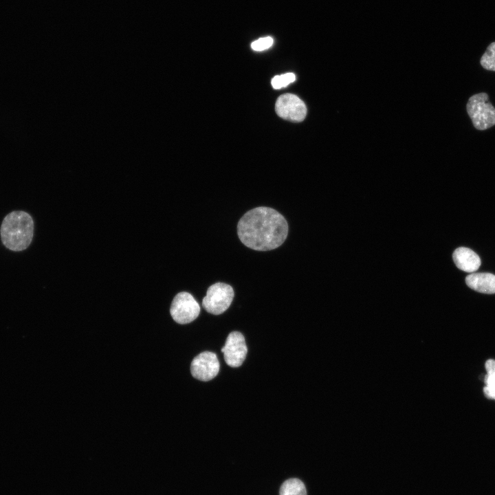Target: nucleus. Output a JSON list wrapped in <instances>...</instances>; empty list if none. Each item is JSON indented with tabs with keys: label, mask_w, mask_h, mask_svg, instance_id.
<instances>
[{
	"label": "nucleus",
	"mask_w": 495,
	"mask_h": 495,
	"mask_svg": "<svg viewBox=\"0 0 495 495\" xmlns=\"http://www.w3.org/2000/svg\"><path fill=\"white\" fill-rule=\"evenodd\" d=\"M237 234L248 248L268 251L280 246L288 234L285 218L276 210L257 207L248 211L239 221Z\"/></svg>",
	"instance_id": "nucleus-1"
},
{
	"label": "nucleus",
	"mask_w": 495,
	"mask_h": 495,
	"mask_svg": "<svg viewBox=\"0 0 495 495\" xmlns=\"http://www.w3.org/2000/svg\"><path fill=\"white\" fill-rule=\"evenodd\" d=\"M1 238L6 248L14 252L25 250L30 245L34 235V221L26 212L13 211L3 219Z\"/></svg>",
	"instance_id": "nucleus-2"
},
{
	"label": "nucleus",
	"mask_w": 495,
	"mask_h": 495,
	"mask_svg": "<svg viewBox=\"0 0 495 495\" xmlns=\"http://www.w3.org/2000/svg\"><path fill=\"white\" fill-rule=\"evenodd\" d=\"M488 99L486 93H479L471 96L468 101V113L478 130H486L495 125V108Z\"/></svg>",
	"instance_id": "nucleus-3"
},
{
	"label": "nucleus",
	"mask_w": 495,
	"mask_h": 495,
	"mask_svg": "<svg viewBox=\"0 0 495 495\" xmlns=\"http://www.w3.org/2000/svg\"><path fill=\"white\" fill-rule=\"evenodd\" d=\"M234 292L233 288L224 283L210 285L202 300V306L210 314L219 315L230 306Z\"/></svg>",
	"instance_id": "nucleus-4"
},
{
	"label": "nucleus",
	"mask_w": 495,
	"mask_h": 495,
	"mask_svg": "<svg viewBox=\"0 0 495 495\" xmlns=\"http://www.w3.org/2000/svg\"><path fill=\"white\" fill-rule=\"evenodd\" d=\"M170 312L176 322L182 324H188L198 317L200 307L190 293L182 292L174 297Z\"/></svg>",
	"instance_id": "nucleus-5"
},
{
	"label": "nucleus",
	"mask_w": 495,
	"mask_h": 495,
	"mask_svg": "<svg viewBox=\"0 0 495 495\" xmlns=\"http://www.w3.org/2000/svg\"><path fill=\"white\" fill-rule=\"evenodd\" d=\"M278 116L293 122L302 121L307 114L304 102L292 94H285L278 97L275 105Z\"/></svg>",
	"instance_id": "nucleus-6"
},
{
	"label": "nucleus",
	"mask_w": 495,
	"mask_h": 495,
	"mask_svg": "<svg viewBox=\"0 0 495 495\" xmlns=\"http://www.w3.org/2000/svg\"><path fill=\"white\" fill-rule=\"evenodd\" d=\"M226 363L231 367H239L244 362L248 347L245 338L239 331H232L227 337L226 344L221 349Z\"/></svg>",
	"instance_id": "nucleus-7"
},
{
	"label": "nucleus",
	"mask_w": 495,
	"mask_h": 495,
	"mask_svg": "<svg viewBox=\"0 0 495 495\" xmlns=\"http://www.w3.org/2000/svg\"><path fill=\"white\" fill-rule=\"evenodd\" d=\"M219 368L220 365L217 355L210 351L199 353L192 360L190 365L192 375L204 382L214 378Z\"/></svg>",
	"instance_id": "nucleus-8"
},
{
	"label": "nucleus",
	"mask_w": 495,
	"mask_h": 495,
	"mask_svg": "<svg viewBox=\"0 0 495 495\" xmlns=\"http://www.w3.org/2000/svg\"><path fill=\"white\" fill-rule=\"evenodd\" d=\"M456 266L466 272H474L481 265V259L478 254L470 248L460 247L452 254Z\"/></svg>",
	"instance_id": "nucleus-9"
},
{
	"label": "nucleus",
	"mask_w": 495,
	"mask_h": 495,
	"mask_svg": "<svg viewBox=\"0 0 495 495\" xmlns=\"http://www.w3.org/2000/svg\"><path fill=\"white\" fill-rule=\"evenodd\" d=\"M467 285L484 294H495V275L490 273H473L465 278Z\"/></svg>",
	"instance_id": "nucleus-10"
},
{
	"label": "nucleus",
	"mask_w": 495,
	"mask_h": 495,
	"mask_svg": "<svg viewBox=\"0 0 495 495\" xmlns=\"http://www.w3.org/2000/svg\"><path fill=\"white\" fill-rule=\"evenodd\" d=\"M280 495H307L304 483L298 478H289L280 487Z\"/></svg>",
	"instance_id": "nucleus-11"
},
{
	"label": "nucleus",
	"mask_w": 495,
	"mask_h": 495,
	"mask_svg": "<svg viewBox=\"0 0 495 495\" xmlns=\"http://www.w3.org/2000/svg\"><path fill=\"white\" fill-rule=\"evenodd\" d=\"M481 66L487 70L495 71V42L489 45L480 60Z\"/></svg>",
	"instance_id": "nucleus-12"
},
{
	"label": "nucleus",
	"mask_w": 495,
	"mask_h": 495,
	"mask_svg": "<svg viewBox=\"0 0 495 495\" xmlns=\"http://www.w3.org/2000/svg\"><path fill=\"white\" fill-rule=\"evenodd\" d=\"M296 80V76L293 73H287L280 76H274L272 80V85L274 89H280L287 86L289 83Z\"/></svg>",
	"instance_id": "nucleus-13"
},
{
	"label": "nucleus",
	"mask_w": 495,
	"mask_h": 495,
	"mask_svg": "<svg viewBox=\"0 0 495 495\" xmlns=\"http://www.w3.org/2000/svg\"><path fill=\"white\" fill-rule=\"evenodd\" d=\"M274 43V40L270 36L260 38L251 44V47L255 51H263L270 48Z\"/></svg>",
	"instance_id": "nucleus-14"
},
{
	"label": "nucleus",
	"mask_w": 495,
	"mask_h": 495,
	"mask_svg": "<svg viewBox=\"0 0 495 495\" xmlns=\"http://www.w3.org/2000/svg\"><path fill=\"white\" fill-rule=\"evenodd\" d=\"M486 386L484 388L485 395L495 399V374H487L485 377Z\"/></svg>",
	"instance_id": "nucleus-15"
},
{
	"label": "nucleus",
	"mask_w": 495,
	"mask_h": 495,
	"mask_svg": "<svg viewBox=\"0 0 495 495\" xmlns=\"http://www.w3.org/2000/svg\"><path fill=\"white\" fill-rule=\"evenodd\" d=\"M487 374H495V360H488L485 363Z\"/></svg>",
	"instance_id": "nucleus-16"
}]
</instances>
